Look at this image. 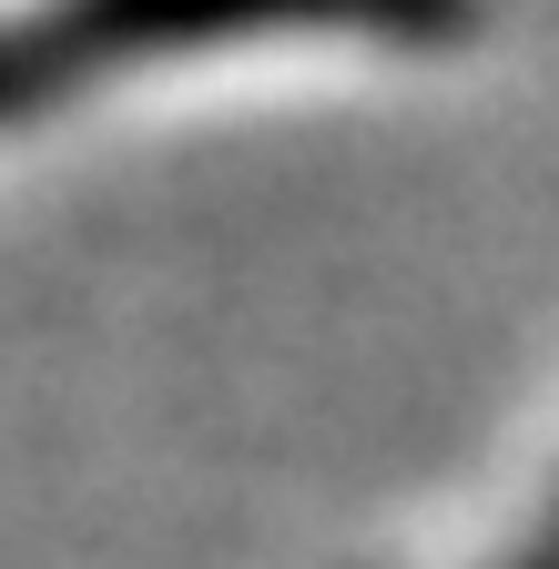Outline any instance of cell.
<instances>
[{
	"mask_svg": "<svg viewBox=\"0 0 559 569\" xmlns=\"http://www.w3.org/2000/svg\"><path fill=\"white\" fill-rule=\"evenodd\" d=\"M488 0H11L0 11V132L72 112L132 71H214L296 51H448Z\"/></svg>",
	"mask_w": 559,
	"mask_h": 569,
	"instance_id": "obj_1",
	"label": "cell"
}]
</instances>
